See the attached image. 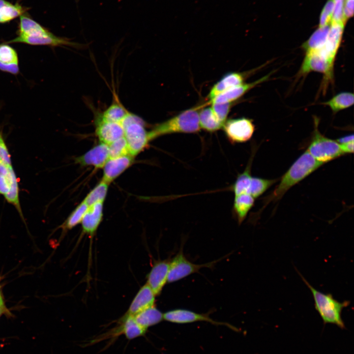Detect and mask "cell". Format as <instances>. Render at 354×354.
Here are the masks:
<instances>
[{
  "mask_svg": "<svg viewBox=\"0 0 354 354\" xmlns=\"http://www.w3.org/2000/svg\"><path fill=\"white\" fill-rule=\"evenodd\" d=\"M323 164L314 158L306 150L282 177L279 184L266 200V203L279 200L289 189Z\"/></svg>",
  "mask_w": 354,
  "mask_h": 354,
  "instance_id": "cell-1",
  "label": "cell"
},
{
  "mask_svg": "<svg viewBox=\"0 0 354 354\" xmlns=\"http://www.w3.org/2000/svg\"><path fill=\"white\" fill-rule=\"evenodd\" d=\"M206 104L185 110L176 116L157 124L148 131L150 141L167 134L196 133L200 130V110Z\"/></svg>",
  "mask_w": 354,
  "mask_h": 354,
  "instance_id": "cell-2",
  "label": "cell"
},
{
  "mask_svg": "<svg viewBox=\"0 0 354 354\" xmlns=\"http://www.w3.org/2000/svg\"><path fill=\"white\" fill-rule=\"evenodd\" d=\"M296 271L311 292L315 309L320 315L324 323L334 324L342 329L345 328V325L341 317V313L342 310L350 305V301L345 300L339 302L331 294L321 292L310 285L298 270Z\"/></svg>",
  "mask_w": 354,
  "mask_h": 354,
  "instance_id": "cell-3",
  "label": "cell"
},
{
  "mask_svg": "<svg viewBox=\"0 0 354 354\" xmlns=\"http://www.w3.org/2000/svg\"><path fill=\"white\" fill-rule=\"evenodd\" d=\"M121 124L124 130L129 154L132 156L141 152L150 141L145 121L137 115L128 112Z\"/></svg>",
  "mask_w": 354,
  "mask_h": 354,
  "instance_id": "cell-4",
  "label": "cell"
},
{
  "mask_svg": "<svg viewBox=\"0 0 354 354\" xmlns=\"http://www.w3.org/2000/svg\"><path fill=\"white\" fill-rule=\"evenodd\" d=\"M314 131L307 150L317 161L324 163L337 158L344 153L336 141L323 135L318 129V120H314Z\"/></svg>",
  "mask_w": 354,
  "mask_h": 354,
  "instance_id": "cell-5",
  "label": "cell"
},
{
  "mask_svg": "<svg viewBox=\"0 0 354 354\" xmlns=\"http://www.w3.org/2000/svg\"><path fill=\"white\" fill-rule=\"evenodd\" d=\"M219 261L203 264H194L184 256L183 247L181 246L178 252L170 261L167 283H171L178 281L193 273L198 272L203 267H212Z\"/></svg>",
  "mask_w": 354,
  "mask_h": 354,
  "instance_id": "cell-6",
  "label": "cell"
},
{
  "mask_svg": "<svg viewBox=\"0 0 354 354\" xmlns=\"http://www.w3.org/2000/svg\"><path fill=\"white\" fill-rule=\"evenodd\" d=\"M222 128L230 142L242 143L251 138L255 131V125L251 119L242 118L226 120Z\"/></svg>",
  "mask_w": 354,
  "mask_h": 354,
  "instance_id": "cell-7",
  "label": "cell"
},
{
  "mask_svg": "<svg viewBox=\"0 0 354 354\" xmlns=\"http://www.w3.org/2000/svg\"><path fill=\"white\" fill-rule=\"evenodd\" d=\"M163 320L176 324H187L203 321L215 325H225L235 330H237L235 327L229 324L213 320L209 317L208 314H200L183 309H176L165 312L163 314Z\"/></svg>",
  "mask_w": 354,
  "mask_h": 354,
  "instance_id": "cell-8",
  "label": "cell"
},
{
  "mask_svg": "<svg viewBox=\"0 0 354 354\" xmlns=\"http://www.w3.org/2000/svg\"><path fill=\"white\" fill-rule=\"evenodd\" d=\"M333 64L318 51L306 53L304 59L299 72V75H305L312 71L324 74L326 77L331 78L332 75Z\"/></svg>",
  "mask_w": 354,
  "mask_h": 354,
  "instance_id": "cell-9",
  "label": "cell"
},
{
  "mask_svg": "<svg viewBox=\"0 0 354 354\" xmlns=\"http://www.w3.org/2000/svg\"><path fill=\"white\" fill-rule=\"evenodd\" d=\"M95 124V132L101 143L109 145L124 136L121 123L106 120L101 114L97 115Z\"/></svg>",
  "mask_w": 354,
  "mask_h": 354,
  "instance_id": "cell-10",
  "label": "cell"
},
{
  "mask_svg": "<svg viewBox=\"0 0 354 354\" xmlns=\"http://www.w3.org/2000/svg\"><path fill=\"white\" fill-rule=\"evenodd\" d=\"M147 329L141 326L135 321L133 316L124 315L120 318L118 325L103 335V338L115 337L124 335L128 340L144 335Z\"/></svg>",
  "mask_w": 354,
  "mask_h": 354,
  "instance_id": "cell-11",
  "label": "cell"
},
{
  "mask_svg": "<svg viewBox=\"0 0 354 354\" xmlns=\"http://www.w3.org/2000/svg\"><path fill=\"white\" fill-rule=\"evenodd\" d=\"M344 25L342 22H331L326 40L323 47L317 50L333 64L342 39Z\"/></svg>",
  "mask_w": 354,
  "mask_h": 354,
  "instance_id": "cell-12",
  "label": "cell"
},
{
  "mask_svg": "<svg viewBox=\"0 0 354 354\" xmlns=\"http://www.w3.org/2000/svg\"><path fill=\"white\" fill-rule=\"evenodd\" d=\"M170 261L168 259L156 262L148 275L147 283L155 296L160 294L167 283Z\"/></svg>",
  "mask_w": 354,
  "mask_h": 354,
  "instance_id": "cell-13",
  "label": "cell"
},
{
  "mask_svg": "<svg viewBox=\"0 0 354 354\" xmlns=\"http://www.w3.org/2000/svg\"><path fill=\"white\" fill-rule=\"evenodd\" d=\"M109 158L108 146L100 142L83 155L77 157L75 162L82 166L102 168Z\"/></svg>",
  "mask_w": 354,
  "mask_h": 354,
  "instance_id": "cell-14",
  "label": "cell"
},
{
  "mask_svg": "<svg viewBox=\"0 0 354 354\" xmlns=\"http://www.w3.org/2000/svg\"><path fill=\"white\" fill-rule=\"evenodd\" d=\"M133 161L134 156L129 154L116 158H109L103 167L102 180L109 184L129 168Z\"/></svg>",
  "mask_w": 354,
  "mask_h": 354,
  "instance_id": "cell-15",
  "label": "cell"
},
{
  "mask_svg": "<svg viewBox=\"0 0 354 354\" xmlns=\"http://www.w3.org/2000/svg\"><path fill=\"white\" fill-rule=\"evenodd\" d=\"M12 43H23L32 45H48L51 46H69L79 47L80 44L69 40L58 37L54 34L48 36H34L18 35L15 38L8 42ZM7 42V43H8Z\"/></svg>",
  "mask_w": 354,
  "mask_h": 354,
  "instance_id": "cell-16",
  "label": "cell"
},
{
  "mask_svg": "<svg viewBox=\"0 0 354 354\" xmlns=\"http://www.w3.org/2000/svg\"><path fill=\"white\" fill-rule=\"evenodd\" d=\"M155 295L146 283L143 285L133 299L127 312V315L134 316L154 305Z\"/></svg>",
  "mask_w": 354,
  "mask_h": 354,
  "instance_id": "cell-17",
  "label": "cell"
},
{
  "mask_svg": "<svg viewBox=\"0 0 354 354\" xmlns=\"http://www.w3.org/2000/svg\"><path fill=\"white\" fill-rule=\"evenodd\" d=\"M270 74L266 75L262 78L250 83H243L240 85L232 88L226 91L219 94L210 103H232L243 96L248 90L258 84L266 81Z\"/></svg>",
  "mask_w": 354,
  "mask_h": 354,
  "instance_id": "cell-18",
  "label": "cell"
},
{
  "mask_svg": "<svg viewBox=\"0 0 354 354\" xmlns=\"http://www.w3.org/2000/svg\"><path fill=\"white\" fill-rule=\"evenodd\" d=\"M103 203L98 202L89 206L81 221L84 233L93 235L103 217Z\"/></svg>",
  "mask_w": 354,
  "mask_h": 354,
  "instance_id": "cell-19",
  "label": "cell"
},
{
  "mask_svg": "<svg viewBox=\"0 0 354 354\" xmlns=\"http://www.w3.org/2000/svg\"><path fill=\"white\" fill-rule=\"evenodd\" d=\"M244 75L238 72H231L224 75L215 84L208 94L209 101L219 94L243 83Z\"/></svg>",
  "mask_w": 354,
  "mask_h": 354,
  "instance_id": "cell-20",
  "label": "cell"
},
{
  "mask_svg": "<svg viewBox=\"0 0 354 354\" xmlns=\"http://www.w3.org/2000/svg\"><path fill=\"white\" fill-rule=\"evenodd\" d=\"M18 35L48 36L53 34L29 16L22 14L20 16Z\"/></svg>",
  "mask_w": 354,
  "mask_h": 354,
  "instance_id": "cell-21",
  "label": "cell"
},
{
  "mask_svg": "<svg viewBox=\"0 0 354 354\" xmlns=\"http://www.w3.org/2000/svg\"><path fill=\"white\" fill-rule=\"evenodd\" d=\"M254 204V198L249 194H242L235 196L233 210L239 225L244 220Z\"/></svg>",
  "mask_w": 354,
  "mask_h": 354,
  "instance_id": "cell-22",
  "label": "cell"
},
{
  "mask_svg": "<svg viewBox=\"0 0 354 354\" xmlns=\"http://www.w3.org/2000/svg\"><path fill=\"white\" fill-rule=\"evenodd\" d=\"M133 317L138 324L147 329L163 320V314L154 305L137 313Z\"/></svg>",
  "mask_w": 354,
  "mask_h": 354,
  "instance_id": "cell-23",
  "label": "cell"
},
{
  "mask_svg": "<svg viewBox=\"0 0 354 354\" xmlns=\"http://www.w3.org/2000/svg\"><path fill=\"white\" fill-rule=\"evenodd\" d=\"M330 25L319 27L303 45L306 53L317 51L324 44L329 32Z\"/></svg>",
  "mask_w": 354,
  "mask_h": 354,
  "instance_id": "cell-24",
  "label": "cell"
},
{
  "mask_svg": "<svg viewBox=\"0 0 354 354\" xmlns=\"http://www.w3.org/2000/svg\"><path fill=\"white\" fill-rule=\"evenodd\" d=\"M200 128L209 132L216 131L223 128V125L216 118L211 107L201 108L199 113Z\"/></svg>",
  "mask_w": 354,
  "mask_h": 354,
  "instance_id": "cell-25",
  "label": "cell"
},
{
  "mask_svg": "<svg viewBox=\"0 0 354 354\" xmlns=\"http://www.w3.org/2000/svg\"><path fill=\"white\" fill-rule=\"evenodd\" d=\"M20 192L17 178L13 168L0 175V194L4 197Z\"/></svg>",
  "mask_w": 354,
  "mask_h": 354,
  "instance_id": "cell-26",
  "label": "cell"
},
{
  "mask_svg": "<svg viewBox=\"0 0 354 354\" xmlns=\"http://www.w3.org/2000/svg\"><path fill=\"white\" fill-rule=\"evenodd\" d=\"M354 96L352 93L343 92L337 94L322 104L328 106L333 113L348 108L354 104Z\"/></svg>",
  "mask_w": 354,
  "mask_h": 354,
  "instance_id": "cell-27",
  "label": "cell"
},
{
  "mask_svg": "<svg viewBox=\"0 0 354 354\" xmlns=\"http://www.w3.org/2000/svg\"><path fill=\"white\" fill-rule=\"evenodd\" d=\"M25 8L18 4H13L0 0V23L8 22L23 14Z\"/></svg>",
  "mask_w": 354,
  "mask_h": 354,
  "instance_id": "cell-28",
  "label": "cell"
},
{
  "mask_svg": "<svg viewBox=\"0 0 354 354\" xmlns=\"http://www.w3.org/2000/svg\"><path fill=\"white\" fill-rule=\"evenodd\" d=\"M114 100L101 115L106 120L121 123L129 112L118 100L115 99Z\"/></svg>",
  "mask_w": 354,
  "mask_h": 354,
  "instance_id": "cell-29",
  "label": "cell"
},
{
  "mask_svg": "<svg viewBox=\"0 0 354 354\" xmlns=\"http://www.w3.org/2000/svg\"><path fill=\"white\" fill-rule=\"evenodd\" d=\"M251 162H249L245 170L239 174L232 186V190L235 196L242 194H248L251 183L252 176L251 175Z\"/></svg>",
  "mask_w": 354,
  "mask_h": 354,
  "instance_id": "cell-30",
  "label": "cell"
},
{
  "mask_svg": "<svg viewBox=\"0 0 354 354\" xmlns=\"http://www.w3.org/2000/svg\"><path fill=\"white\" fill-rule=\"evenodd\" d=\"M277 179H267L252 177L248 194L254 199L258 198L273 185Z\"/></svg>",
  "mask_w": 354,
  "mask_h": 354,
  "instance_id": "cell-31",
  "label": "cell"
},
{
  "mask_svg": "<svg viewBox=\"0 0 354 354\" xmlns=\"http://www.w3.org/2000/svg\"><path fill=\"white\" fill-rule=\"evenodd\" d=\"M109 184L101 180L87 195L83 201L88 206L98 202L103 203L107 195Z\"/></svg>",
  "mask_w": 354,
  "mask_h": 354,
  "instance_id": "cell-32",
  "label": "cell"
},
{
  "mask_svg": "<svg viewBox=\"0 0 354 354\" xmlns=\"http://www.w3.org/2000/svg\"><path fill=\"white\" fill-rule=\"evenodd\" d=\"M88 206L84 201H82L67 218L63 225V228L71 229L81 223Z\"/></svg>",
  "mask_w": 354,
  "mask_h": 354,
  "instance_id": "cell-33",
  "label": "cell"
},
{
  "mask_svg": "<svg viewBox=\"0 0 354 354\" xmlns=\"http://www.w3.org/2000/svg\"><path fill=\"white\" fill-rule=\"evenodd\" d=\"M108 146L110 158H116L129 154L127 144L124 136Z\"/></svg>",
  "mask_w": 354,
  "mask_h": 354,
  "instance_id": "cell-34",
  "label": "cell"
},
{
  "mask_svg": "<svg viewBox=\"0 0 354 354\" xmlns=\"http://www.w3.org/2000/svg\"><path fill=\"white\" fill-rule=\"evenodd\" d=\"M0 62L5 64H18V55L15 49L7 44H0Z\"/></svg>",
  "mask_w": 354,
  "mask_h": 354,
  "instance_id": "cell-35",
  "label": "cell"
},
{
  "mask_svg": "<svg viewBox=\"0 0 354 354\" xmlns=\"http://www.w3.org/2000/svg\"><path fill=\"white\" fill-rule=\"evenodd\" d=\"M232 103H211V108L216 118L223 125L227 120Z\"/></svg>",
  "mask_w": 354,
  "mask_h": 354,
  "instance_id": "cell-36",
  "label": "cell"
},
{
  "mask_svg": "<svg viewBox=\"0 0 354 354\" xmlns=\"http://www.w3.org/2000/svg\"><path fill=\"white\" fill-rule=\"evenodd\" d=\"M333 9V0H328L321 14L319 27H323L330 25L332 20Z\"/></svg>",
  "mask_w": 354,
  "mask_h": 354,
  "instance_id": "cell-37",
  "label": "cell"
},
{
  "mask_svg": "<svg viewBox=\"0 0 354 354\" xmlns=\"http://www.w3.org/2000/svg\"><path fill=\"white\" fill-rule=\"evenodd\" d=\"M345 0H333L334 9L331 22H342L345 23L346 20L344 15V5Z\"/></svg>",
  "mask_w": 354,
  "mask_h": 354,
  "instance_id": "cell-38",
  "label": "cell"
},
{
  "mask_svg": "<svg viewBox=\"0 0 354 354\" xmlns=\"http://www.w3.org/2000/svg\"><path fill=\"white\" fill-rule=\"evenodd\" d=\"M0 159L8 164L12 165L11 156L0 130Z\"/></svg>",
  "mask_w": 354,
  "mask_h": 354,
  "instance_id": "cell-39",
  "label": "cell"
},
{
  "mask_svg": "<svg viewBox=\"0 0 354 354\" xmlns=\"http://www.w3.org/2000/svg\"><path fill=\"white\" fill-rule=\"evenodd\" d=\"M0 70L13 74H17L19 72L18 63L5 64L0 62Z\"/></svg>",
  "mask_w": 354,
  "mask_h": 354,
  "instance_id": "cell-40",
  "label": "cell"
},
{
  "mask_svg": "<svg viewBox=\"0 0 354 354\" xmlns=\"http://www.w3.org/2000/svg\"><path fill=\"white\" fill-rule=\"evenodd\" d=\"M354 13V0H346L344 5V15L345 20L353 15Z\"/></svg>",
  "mask_w": 354,
  "mask_h": 354,
  "instance_id": "cell-41",
  "label": "cell"
},
{
  "mask_svg": "<svg viewBox=\"0 0 354 354\" xmlns=\"http://www.w3.org/2000/svg\"><path fill=\"white\" fill-rule=\"evenodd\" d=\"M341 148L344 154L354 152V141L340 144Z\"/></svg>",
  "mask_w": 354,
  "mask_h": 354,
  "instance_id": "cell-42",
  "label": "cell"
},
{
  "mask_svg": "<svg viewBox=\"0 0 354 354\" xmlns=\"http://www.w3.org/2000/svg\"><path fill=\"white\" fill-rule=\"evenodd\" d=\"M12 168V165L7 164L0 159V175L6 173Z\"/></svg>",
  "mask_w": 354,
  "mask_h": 354,
  "instance_id": "cell-43",
  "label": "cell"
},
{
  "mask_svg": "<svg viewBox=\"0 0 354 354\" xmlns=\"http://www.w3.org/2000/svg\"><path fill=\"white\" fill-rule=\"evenodd\" d=\"M353 141H354V135L353 134L341 137L336 140V141L337 143H338L339 144H344V143H348V142Z\"/></svg>",
  "mask_w": 354,
  "mask_h": 354,
  "instance_id": "cell-44",
  "label": "cell"
},
{
  "mask_svg": "<svg viewBox=\"0 0 354 354\" xmlns=\"http://www.w3.org/2000/svg\"><path fill=\"white\" fill-rule=\"evenodd\" d=\"M3 313H6V314L8 315V311H7L5 306L0 305V317Z\"/></svg>",
  "mask_w": 354,
  "mask_h": 354,
  "instance_id": "cell-45",
  "label": "cell"
}]
</instances>
